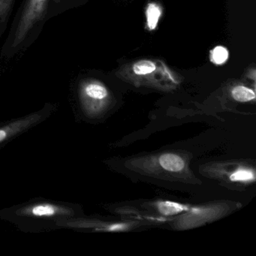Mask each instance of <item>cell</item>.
<instances>
[{"label":"cell","mask_w":256,"mask_h":256,"mask_svg":"<svg viewBox=\"0 0 256 256\" xmlns=\"http://www.w3.org/2000/svg\"><path fill=\"white\" fill-rule=\"evenodd\" d=\"M79 208L72 204L54 200H34L0 211V217L17 224L25 232L56 228L62 218L79 216Z\"/></svg>","instance_id":"cell-1"},{"label":"cell","mask_w":256,"mask_h":256,"mask_svg":"<svg viewBox=\"0 0 256 256\" xmlns=\"http://www.w3.org/2000/svg\"><path fill=\"white\" fill-rule=\"evenodd\" d=\"M232 96L236 101L240 102L252 101L256 98L254 91L246 86H238L234 88L232 90Z\"/></svg>","instance_id":"cell-6"},{"label":"cell","mask_w":256,"mask_h":256,"mask_svg":"<svg viewBox=\"0 0 256 256\" xmlns=\"http://www.w3.org/2000/svg\"><path fill=\"white\" fill-rule=\"evenodd\" d=\"M254 179V174L252 170L246 169H241L234 172L230 176V180L236 182H247V181L253 180Z\"/></svg>","instance_id":"cell-10"},{"label":"cell","mask_w":256,"mask_h":256,"mask_svg":"<svg viewBox=\"0 0 256 256\" xmlns=\"http://www.w3.org/2000/svg\"><path fill=\"white\" fill-rule=\"evenodd\" d=\"M54 109V107L53 106L46 104L44 108L38 112L12 120L0 126V148L47 120Z\"/></svg>","instance_id":"cell-2"},{"label":"cell","mask_w":256,"mask_h":256,"mask_svg":"<svg viewBox=\"0 0 256 256\" xmlns=\"http://www.w3.org/2000/svg\"><path fill=\"white\" fill-rule=\"evenodd\" d=\"M49 0H26L14 35L12 47L20 46L36 24L46 17Z\"/></svg>","instance_id":"cell-3"},{"label":"cell","mask_w":256,"mask_h":256,"mask_svg":"<svg viewBox=\"0 0 256 256\" xmlns=\"http://www.w3.org/2000/svg\"><path fill=\"white\" fill-rule=\"evenodd\" d=\"M160 164L164 170L172 172H180L185 166L184 160L173 154H164L160 158Z\"/></svg>","instance_id":"cell-5"},{"label":"cell","mask_w":256,"mask_h":256,"mask_svg":"<svg viewBox=\"0 0 256 256\" xmlns=\"http://www.w3.org/2000/svg\"><path fill=\"white\" fill-rule=\"evenodd\" d=\"M160 16H161V11H160V8L155 4H150L148 11H146L148 26H149L150 30L155 29Z\"/></svg>","instance_id":"cell-8"},{"label":"cell","mask_w":256,"mask_h":256,"mask_svg":"<svg viewBox=\"0 0 256 256\" xmlns=\"http://www.w3.org/2000/svg\"><path fill=\"white\" fill-rule=\"evenodd\" d=\"M13 2L14 0H0V23H4L8 19Z\"/></svg>","instance_id":"cell-12"},{"label":"cell","mask_w":256,"mask_h":256,"mask_svg":"<svg viewBox=\"0 0 256 256\" xmlns=\"http://www.w3.org/2000/svg\"><path fill=\"white\" fill-rule=\"evenodd\" d=\"M108 90L96 82L80 84L78 96L80 108L86 116H94L101 110L102 102L108 97Z\"/></svg>","instance_id":"cell-4"},{"label":"cell","mask_w":256,"mask_h":256,"mask_svg":"<svg viewBox=\"0 0 256 256\" xmlns=\"http://www.w3.org/2000/svg\"><path fill=\"white\" fill-rule=\"evenodd\" d=\"M160 212L163 215L170 216L180 214L185 210V206L174 202H164L158 204Z\"/></svg>","instance_id":"cell-7"},{"label":"cell","mask_w":256,"mask_h":256,"mask_svg":"<svg viewBox=\"0 0 256 256\" xmlns=\"http://www.w3.org/2000/svg\"><path fill=\"white\" fill-rule=\"evenodd\" d=\"M228 58V52L224 48L218 46L212 50V59L216 64L220 65V64H224L227 60Z\"/></svg>","instance_id":"cell-11"},{"label":"cell","mask_w":256,"mask_h":256,"mask_svg":"<svg viewBox=\"0 0 256 256\" xmlns=\"http://www.w3.org/2000/svg\"><path fill=\"white\" fill-rule=\"evenodd\" d=\"M156 66L154 62L149 60H142L136 62L133 66V70L136 74L144 76V74H150L155 71Z\"/></svg>","instance_id":"cell-9"}]
</instances>
